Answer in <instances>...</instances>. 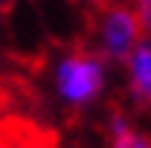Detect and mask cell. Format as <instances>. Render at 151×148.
Wrapping results in <instances>:
<instances>
[{
    "label": "cell",
    "mask_w": 151,
    "mask_h": 148,
    "mask_svg": "<svg viewBox=\"0 0 151 148\" xmlns=\"http://www.w3.org/2000/svg\"><path fill=\"white\" fill-rule=\"evenodd\" d=\"M105 58L87 38H76L61 47L52 67V84L61 105L70 111V119L78 116L87 105H93L105 87Z\"/></svg>",
    "instance_id": "6da1fadb"
},
{
    "label": "cell",
    "mask_w": 151,
    "mask_h": 148,
    "mask_svg": "<svg viewBox=\"0 0 151 148\" xmlns=\"http://www.w3.org/2000/svg\"><path fill=\"white\" fill-rule=\"evenodd\" d=\"M9 9H12V0H0V18H3Z\"/></svg>",
    "instance_id": "8992f818"
},
{
    "label": "cell",
    "mask_w": 151,
    "mask_h": 148,
    "mask_svg": "<svg viewBox=\"0 0 151 148\" xmlns=\"http://www.w3.org/2000/svg\"><path fill=\"white\" fill-rule=\"evenodd\" d=\"M87 38L96 50L102 52L105 61L128 64L131 52L142 44V26L139 18L134 15L128 6H108V9H90L84 18Z\"/></svg>",
    "instance_id": "7a4b0ae2"
},
{
    "label": "cell",
    "mask_w": 151,
    "mask_h": 148,
    "mask_svg": "<svg viewBox=\"0 0 151 148\" xmlns=\"http://www.w3.org/2000/svg\"><path fill=\"white\" fill-rule=\"evenodd\" d=\"M0 148H61V134L50 122L12 111L0 116Z\"/></svg>",
    "instance_id": "3957f363"
},
{
    "label": "cell",
    "mask_w": 151,
    "mask_h": 148,
    "mask_svg": "<svg viewBox=\"0 0 151 148\" xmlns=\"http://www.w3.org/2000/svg\"><path fill=\"white\" fill-rule=\"evenodd\" d=\"M108 6H128V0H108Z\"/></svg>",
    "instance_id": "52a82bcc"
},
{
    "label": "cell",
    "mask_w": 151,
    "mask_h": 148,
    "mask_svg": "<svg viewBox=\"0 0 151 148\" xmlns=\"http://www.w3.org/2000/svg\"><path fill=\"white\" fill-rule=\"evenodd\" d=\"M108 131H111V148H151V134L134 128L119 102H111L108 108Z\"/></svg>",
    "instance_id": "277c9868"
},
{
    "label": "cell",
    "mask_w": 151,
    "mask_h": 148,
    "mask_svg": "<svg viewBox=\"0 0 151 148\" xmlns=\"http://www.w3.org/2000/svg\"><path fill=\"white\" fill-rule=\"evenodd\" d=\"M137 18H139V26L151 35V0H137Z\"/></svg>",
    "instance_id": "5b68a950"
}]
</instances>
